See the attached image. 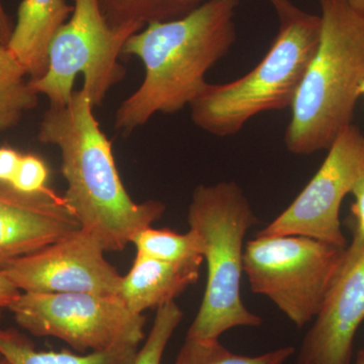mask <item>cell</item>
<instances>
[{"instance_id":"6da1fadb","label":"cell","mask_w":364,"mask_h":364,"mask_svg":"<svg viewBox=\"0 0 364 364\" xmlns=\"http://www.w3.org/2000/svg\"><path fill=\"white\" fill-rule=\"evenodd\" d=\"M240 0H208L177 20L148 23L134 33L123 56L142 61L141 85L122 102L114 129L129 135L156 114H176L205 90V74L236 42Z\"/></svg>"},{"instance_id":"7a4b0ae2","label":"cell","mask_w":364,"mask_h":364,"mask_svg":"<svg viewBox=\"0 0 364 364\" xmlns=\"http://www.w3.org/2000/svg\"><path fill=\"white\" fill-rule=\"evenodd\" d=\"M93 109L85 91L74 90L66 107L45 112L38 140L59 148L67 181L63 198L81 228L97 237L105 252L123 251L161 219L165 205L132 200L117 171L111 141L100 130Z\"/></svg>"},{"instance_id":"3957f363","label":"cell","mask_w":364,"mask_h":364,"mask_svg":"<svg viewBox=\"0 0 364 364\" xmlns=\"http://www.w3.org/2000/svg\"><path fill=\"white\" fill-rule=\"evenodd\" d=\"M321 36L291 105L284 144L294 155L328 150L351 126L364 80V14L320 0Z\"/></svg>"},{"instance_id":"277c9868","label":"cell","mask_w":364,"mask_h":364,"mask_svg":"<svg viewBox=\"0 0 364 364\" xmlns=\"http://www.w3.org/2000/svg\"><path fill=\"white\" fill-rule=\"evenodd\" d=\"M189 229L203 241L208 277L200 310L188 338L218 340L239 327H260L262 318L241 298L246 234L258 224L250 202L235 181L198 186L188 207Z\"/></svg>"},{"instance_id":"5b68a950","label":"cell","mask_w":364,"mask_h":364,"mask_svg":"<svg viewBox=\"0 0 364 364\" xmlns=\"http://www.w3.org/2000/svg\"><path fill=\"white\" fill-rule=\"evenodd\" d=\"M277 37L264 58L243 77L208 83L189 105L191 119L217 136L236 135L252 117L291 107L317 51L321 16L296 9L279 16Z\"/></svg>"},{"instance_id":"8992f818","label":"cell","mask_w":364,"mask_h":364,"mask_svg":"<svg viewBox=\"0 0 364 364\" xmlns=\"http://www.w3.org/2000/svg\"><path fill=\"white\" fill-rule=\"evenodd\" d=\"M345 248L298 235H256L246 242L243 272L254 294L267 296L301 329L320 312Z\"/></svg>"},{"instance_id":"52a82bcc","label":"cell","mask_w":364,"mask_h":364,"mask_svg":"<svg viewBox=\"0 0 364 364\" xmlns=\"http://www.w3.org/2000/svg\"><path fill=\"white\" fill-rule=\"evenodd\" d=\"M73 2L70 20L59 28L50 44L47 71L40 78L31 79L30 85L38 95L49 98L50 107H63L70 102L76 76L82 73V90L95 109L126 77L119 59L127 40L136 33L111 28L100 0Z\"/></svg>"},{"instance_id":"ba28073f","label":"cell","mask_w":364,"mask_h":364,"mask_svg":"<svg viewBox=\"0 0 364 364\" xmlns=\"http://www.w3.org/2000/svg\"><path fill=\"white\" fill-rule=\"evenodd\" d=\"M9 310L26 331L80 352L139 346L145 338V316L132 312L117 296L21 293Z\"/></svg>"},{"instance_id":"9c48e42d","label":"cell","mask_w":364,"mask_h":364,"mask_svg":"<svg viewBox=\"0 0 364 364\" xmlns=\"http://www.w3.org/2000/svg\"><path fill=\"white\" fill-rule=\"evenodd\" d=\"M328 151L324 162L305 188L257 236L310 237L345 248L340 210L364 176V134L355 124L345 129Z\"/></svg>"},{"instance_id":"30bf717a","label":"cell","mask_w":364,"mask_h":364,"mask_svg":"<svg viewBox=\"0 0 364 364\" xmlns=\"http://www.w3.org/2000/svg\"><path fill=\"white\" fill-rule=\"evenodd\" d=\"M105 252L97 237L80 228L0 270L21 293L117 296L123 277Z\"/></svg>"},{"instance_id":"8fae6325","label":"cell","mask_w":364,"mask_h":364,"mask_svg":"<svg viewBox=\"0 0 364 364\" xmlns=\"http://www.w3.org/2000/svg\"><path fill=\"white\" fill-rule=\"evenodd\" d=\"M364 322V238L353 235L329 293L299 347L296 364H350Z\"/></svg>"},{"instance_id":"7c38bea8","label":"cell","mask_w":364,"mask_h":364,"mask_svg":"<svg viewBox=\"0 0 364 364\" xmlns=\"http://www.w3.org/2000/svg\"><path fill=\"white\" fill-rule=\"evenodd\" d=\"M80 228L63 196L51 188L26 193L0 182V269Z\"/></svg>"},{"instance_id":"4fadbf2b","label":"cell","mask_w":364,"mask_h":364,"mask_svg":"<svg viewBox=\"0 0 364 364\" xmlns=\"http://www.w3.org/2000/svg\"><path fill=\"white\" fill-rule=\"evenodd\" d=\"M73 11L65 0H23L6 47L32 79L44 75L53 38Z\"/></svg>"},{"instance_id":"5bb4252c","label":"cell","mask_w":364,"mask_h":364,"mask_svg":"<svg viewBox=\"0 0 364 364\" xmlns=\"http://www.w3.org/2000/svg\"><path fill=\"white\" fill-rule=\"evenodd\" d=\"M198 267L177 265L136 253L130 272L122 279L117 296L135 314L166 305L200 277Z\"/></svg>"},{"instance_id":"9a60e30c","label":"cell","mask_w":364,"mask_h":364,"mask_svg":"<svg viewBox=\"0 0 364 364\" xmlns=\"http://www.w3.org/2000/svg\"><path fill=\"white\" fill-rule=\"evenodd\" d=\"M208 0H100L105 21L112 28L140 32L148 23L177 20ZM282 16L296 9L291 0H267Z\"/></svg>"},{"instance_id":"2e32d148","label":"cell","mask_w":364,"mask_h":364,"mask_svg":"<svg viewBox=\"0 0 364 364\" xmlns=\"http://www.w3.org/2000/svg\"><path fill=\"white\" fill-rule=\"evenodd\" d=\"M138 350V346H124L87 354L39 351L20 333L0 329V356L11 364H133Z\"/></svg>"},{"instance_id":"e0dca14e","label":"cell","mask_w":364,"mask_h":364,"mask_svg":"<svg viewBox=\"0 0 364 364\" xmlns=\"http://www.w3.org/2000/svg\"><path fill=\"white\" fill-rule=\"evenodd\" d=\"M26 75L18 60L0 45V131L14 128L38 104L39 95L26 80Z\"/></svg>"},{"instance_id":"ac0fdd59","label":"cell","mask_w":364,"mask_h":364,"mask_svg":"<svg viewBox=\"0 0 364 364\" xmlns=\"http://www.w3.org/2000/svg\"><path fill=\"white\" fill-rule=\"evenodd\" d=\"M132 243L136 253L173 264L200 267L205 261L202 239L191 229L179 234L170 229L149 227L136 235Z\"/></svg>"},{"instance_id":"d6986e66","label":"cell","mask_w":364,"mask_h":364,"mask_svg":"<svg viewBox=\"0 0 364 364\" xmlns=\"http://www.w3.org/2000/svg\"><path fill=\"white\" fill-rule=\"evenodd\" d=\"M296 353L294 346H284L261 355L233 353L220 340L188 338L173 364H286Z\"/></svg>"},{"instance_id":"ffe728a7","label":"cell","mask_w":364,"mask_h":364,"mask_svg":"<svg viewBox=\"0 0 364 364\" xmlns=\"http://www.w3.org/2000/svg\"><path fill=\"white\" fill-rule=\"evenodd\" d=\"M182 318L183 313L176 301L159 306L145 344L136 352L133 364H161L167 344Z\"/></svg>"},{"instance_id":"44dd1931","label":"cell","mask_w":364,"mask_h":364,"mask_svg":"<svg viewBox=\"0 0 364 364\" xmlns=\"http://www.w3.org/2000/svg\"><path fill=\"white\" fill-rule=\"evenodd\" d=\"M48 179L49 169L44 160L36 155L21 154L20 164L11 186L21 193H39L48 188Z\"/></svg>"},{"instance_id":"7402d4cb","label":"cell","mask_w":364,"mask_h":364,"mask_svg":"<svg viewBox=\"0 0 364 364\" xmlns=\"http://www.w3.org/2000/svg\"><path fill=\"white\" fill-rule=\"evenodd\" d=\"M21 154L9 147H0V182L11 184L20 164Z\"/></svg>"},{"instance_id":"603a6c76","label":"cell","mask_w":364,"mask_h":364,"mask_svg":"<svg viewBox=\"0 0 364 364\" xmlns=\"http://www.w3.org/2000/svg\"><path fill=\"white\" fill-rule=\"evenodd\" d=\"M351 195L354 196L352 213L356 221L354 234L364 238V176L352 188Z\"/></svg>"},{"instance_id":"cb8c5ba5","label":"cell","mask_w":364,"mask_h":364,"mask_svg":"<svg viewBox=\"0 0 364 364\" xmlns=\"http://www.w3.org/2000/svg\"><path fill=\"white\" fill-rule=\"evenodd\" d=\"M20 294L21 291L9 282L4 273L0 270V310L4 308L9 309Z\"/></svg>"},{"instance_id":"d4e9b609","label":"cell","mask_w":364,"mask_h":364,"mask_svg":"<svg viewBox=\"0 0 364 364\" xmlns=\"http://www.w3.org/2000/svg\"><path fill=\"white\" fill-rule=\"evenodd\" d=\"M13 25L0 0V44L6 46L13 33Z\"/></svg>"},{"instance_id":"484cf974","label":"cell","mask_w":364,"mask_h":364,"mask_svg":"<svg viewBox=\"0 0 364 364\" xmlns=\"http://www.w3.org/2000/svg\"><path fill=\"white\" fill-rule=\"evenodd\" d=\"M352 9L358 11V13L364 14V0H345Z\"/></svg>"},{"instance_id":"4316f807","label":"cell","mask_w":364,"mask_h":364,"mask_svg":"<svg viewBox=\"0 0 364 364\" xmlns=\"http://www.w3.org/2000/svg\"><path fill=\"white\" fill-rule=\"evenodd\" d=\"M355 364H364V349L358 352Z\"/></svg>"},{"instance_id":"83f0119b","label":"cell","mask_w":364,"mask_h":364,"mask_svg":"<svg viewBox=\"0 0 364 364\" xmlns=\"http://www.w3.org/2000/svg\"><path fill=\"white\" fill-rule=\"evenodd\" d=\"M359 95H364V80L363 82L361 83L360 87H359Z\"/></svg>"},{"instance_id":"f1b7e54d","label":"cell","mask_w":364,"mask_h":364,"mask_svg":"<svg viewBox=\"0 0 364 364\" xmlns=\"http://www.w3.org/2000/svg\"><path fill=\"white\" fill-rule=\"evenodd\" d=\"M0 364H11V363H9V361H7L6 358H2V356H0Z\"/></svg>"},{"instance_id":"f546056e","label":"cell","mask_w":364,"mask_h":364,"mask_svg":"<svg viewBox=\"0 0 364 364\" xmlns=\"http://www.w3.org/2000/svg\"><path fill=\"white\" fill-rule=\"evenodd\" d=\"M0 45H1V44H0Z\"/></svg>"}]
</instances>
